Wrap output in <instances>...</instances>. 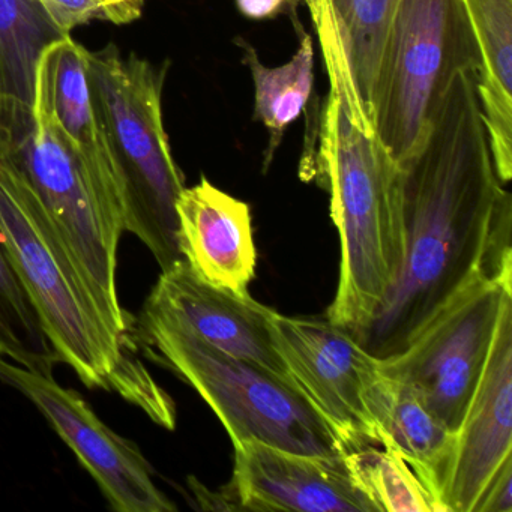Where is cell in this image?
<instances>
[{"mask_svg":"<svg viewBox=\"0 0 512 512\" xmlns=\"http://www.w3.org/2000/svg\"><path fill=\"white\" fill-rule=\"evenodd\" d=\"M398 167L403 265L376 316L353 335L379 359L406 349L475 275L512 277V197L494 169L476 74L452 80Z\"/></svg>","mask_w":512,"mask_h":512,"instance_id":"1","label":"cell"},{"mask_svg":"<svg viewBox=\"0 0 512 512\" xmlns=\"http://www.w3.org/2000/svg\"><path fill=\"white\" fill-rule=\"evenodd\" d=\"M329 79L319 148L305 181L331 194L340 236V278L326 319L356 335L373 320L397 281L406 251L400 167L376 131L350 76L326 5L313 14Z\"/></svg>","mask_w":512,"mask_h":512,"instance_id":"2","label":"cell"},{"mask_svg":"<svg viewBox=\"0 0 512 512\" xmlns=\"http://www.w3.org/2000/svg\"><path fill=\"white\" fill-rule=\"evenodd\" d=\"M0 244L28 290L61 362L89 388L115 392L155 424L175 430V401L116 335L26 179L0 158Z\"/></svg>","mask_w":512,"mask_h":512,"instance_id":"3","label":"cell"},{"mask_svg":"<svg viewBox=\"0 0 512 512\" xmlns=\"http://www.w3.org/2000/svg\"><path fill=\"white\" fill-rule=\"evenodd\" d=\"M167 67L136 53L124 55L115 44L86 52L92 106L115 167L122 227L149 248L161 272L184 260L176 203L185 178L163 119Z\"/></svg>","mask_w":512,"mask_h":512,"instance_id":"4","label":"cell"},{"mask_svg":"<svg viewBox=\"0 0 512 512\" xmlns=\"http://www.w3.org/2000/svg\"><path fill=\"white\" fill-rule=\"evenodd\" d=\"M136 337L149 358L196 389L233 445L259 440L301 454H346L340 437L290 380L215 349L149 302L136 320Z\"/></svg>","mask_w":512,"mask_h":512,"instance_id":"5","label":"cell"},{"mask_svg":"<svg viewBox=\"0 0 512 512\" xmlns=\"http://www.w3.org/2000/svg\"><path fill=\"white\" fill-rule=\"evenodd\" d=\"M0 158L37 194L107 325L136 344V319L116 289L121 218L56 133L38 85L34 106L0 98Z\"/></svg>","mask_w":512,"mask_h":512,"instance_id":"6","label":"cell"},{"mask_svg":"<svg viewBox=\"0 0 512 512\" xmlns=\"http://www.w3.org/2000/svg\"><path fill=\"white\" fill-rule=\"evenodd\" d=\"M478 70L464 0H400L371 98L374 131L397 163L421 142L452 80Z\"/></svg>","mask_w":512,"mask_h":512,"instance_id":"7","label":"cell"},{"mask_svg":"<svg viewBox=\"0 0 512 512\" xmlns=\"http://www.w3.org/2000/svg\"><path fill=\"white\" fill-rule=\"evenodd\" d=\"M512 277L478 274L397 355L380 359L391 379L413 386L457 433L487 362Z\"/></svg>","mask_w":512,"mask_h":512,"instance_id":"8","label":"cell"},{"mask_svg":"<svg viewBox=\"0 0 512 512\" xmlns=\"http://www.w3.org/2000/svg\"><path fill=\"white\" fill-rule=\"evenodd\" d=\"M272 332L290 379L346 451L379 446L367 397L382 373L380 359L328 319L275 313Z\"/></svg>","mask_w":512,"mask_h":512,"instance_id":"9","label":"cell"},{"mask_svg":"<svg viewBox=\"0 0 512 512\" xmlns=\"http://www.w3.org/2000/svg\"><path fill=\"white\" fill-rule=\"evenodd\" d=\"M0 382L22 392L70 446L118 512H175L178 506L158 488L154 470L139 446L107 427L88 401L0 356Z\"/></svg>","mask_w":512,"mask_h":512,"instance_id":"10","label":"cell"},{"mask_svg":"<svg viewBox=\"0 0 512 512\" xmlns=\"http://www.w3.org/2000/svg\"><path fill=\"white\" fill-rule=\"evenodd\" d=\"M512 460V293L503 299L487 362L454 437L437 505L475 512L482 491Z\"/></svg>","mask_w":512,"mask_h":512,"instance_id":"11","label":"cell"},{"mask_svg":"<svg viewBox=\"0 0 512 512\" xmlns=\"http://www.w3.org/2000/svg\"><path fill=\"white\" fill-rule=\"evenodd\" d=\"M230 484L217 494L221 509L247 511L377 512L353 481L344 455H313L259 440L235 443Z\"/></svg>","mask_w":512,"mask_h":512,"instance_id":"12","label":"cell"},{"mask_svg":"<svg viewBox=\"0 0 512 512\" xmlns=\"http://www.w3.org/2000/svg\"><path fill=\"white\" fill-rule=\"evenodd\" d=\"M146 302L184 323L215 349L253 362L292 382L275 347L272 320L277 311L260 304L253 296L217 289L200 280L181 260L169 271L161 272Z\"/></svg>","mask_w":512,"mask_h":512,"instance_id":"13","label":"cell"},{"mask_svg":"<svg viewBox=\"0 0 512 512\" xmlns=\"http://www.w3.org/2000/svg\"><path fill=\"white\" fill-rule=\"evenodd\" d=\"M176 214L179 250L191 271L224 292L250 296L257 263L250 206L203 176L184 188Z\"/></svg>","mask_w":512,"mask_h":512,"instance_id":"14","label":"cell"},{"mask_svg":"<svg viewBox=\"0 0 512 512\" xmlns=\"http://www.w3.org/2000/svg\"><path fill=\"white\" fill-rule=\"evenodd\" d=\"M86 52L71 35L50 46L41 58L37 85L56 133L119 215L115 167L92 106Z\"/></svg>","mask_w":512,"mask_h":512,"instance_id":"15","label":"cell"},{"mask_svg":"<svg viewBox=\"0 0 512 512\" xmlns=\"http://www.w3.org/2000/svg\"><path fill=\"white\" fill-rule=\"evenodd\" d=\"M367 403L376 424L377 445L400 455L412 467L439 512L437 497L455 434L413 386L383 373L371 385Z\"/></svg>","mask_w":512,"mask_h":512,"instance_id":"16","label":"cell"},{"mask_svg":"<svg viewBox=\"0 0 512 512\" xmlns=\"http://www.w3.org/2000/svg\"><path fill=\"white\" fill-rule=\"evenodd\" d=\"M479 50L476 91L497 178H512V0H464Z\"/></svg>","mask_w":512,"mask_h":512,"instance_id":"17","label":"cell"},{"mask_svg":"<svg viewBox=\"0 0 512 512\" xmlns=\"http://www.w3.org/2000/svg\"><path fill=\"white\" fill-rule=\"evenodd\" d=\"M301 34L298 50L287 64L268 68L260 62L256 49L245 40L238 38L236 43L244 50V64L250 68L254 83V119L262 122L269 133L268 148L265 152L263 170H268L280 148L287 128L302 115L314 83L313 38L304 32L298 23Z\"/></svg>","mask_w":512,"mask_h":512,"instance_id":"18","label":"cell"},{"mask_svg":"<svg viewBox=\"0 0 512 512\" xmlns=\"http://www.w3.org/2000/svg\"><path fill=\"white\" fill-rule=\"evenodd\" d=\"M64 37L35 0H0V98L34 106L41 58Z\"/></svg>","mask_w":512,"mask_h":512,"instance_id":"19","label":"cell"},{"mask_svg":"<svg viewBox=\"0 0 512 512\" xmlns=\"http://www.w3.org/2000/svg\"><path fill=\"white\" fill-rule=\"evenodd\" d=\"M350 76L371 115L383 50L400 0H328Z\"/></svg>","mask_w":512,"mask_h":512,"instance_id":"20","label":"cell"},{"mask_svg":"<svg viewBox=\"0 0 512 512\" xmlns=\"http://www.w3.org/2000/svg\"><path fill=\"white\" fill-rule=\"evenodd\" d=\"M0 356L44 376L61 362L40 314L0 244Z\"/></svg>","mask_w":512,"mask_h":512,"instance_id":"21","label":"cell"},{"mask_svg":"<svg viewBox=\"0 0 512 512\" xmlns=\"http://www.w3.org/2000/svg\"><path fill=\"white\" fill-rule=\"evenodd\" d=\"M344 460L377 512H437L427 488L395 452L367 445L346 452Z\"/></svg>","mask_w":512,"mask_h":512,"instance_id":"22","label":"cell"},{"mask_svg":"<svg viewBox=\"0 0 512 512\" xmlns=\"http://www.w3.org/2000/svg\"><path fill=\"white\" fill-rule=\"evenodd\" d=\"M62 35H71L74 29L101 20L97 0H35Z\"/></svg>","mask_w":512,"mask_h":512,"instance_id":"23","label":"cell"},{"mask_svg":"<svg viewBox=\"0 0 512 512\" xmlns=\"http://www.w3.org/2000/svg\"><path fill=\"white\" fill-rule=\"evenodd\" d=\"M475 512H512V460L506 461L488 482Z\"/></svg>","mask_w":512,"mask_h":512,"instance_id":"24","label":"cell"},{"mask_svg":"<svg viewBox=\"0 0 512 512\" xmlns=\"http://www.w3.org/2000/svg\"><path fill=\"white\" fill-rule=\"evenodd\" d=\"M101 20L116 26L130 25L142 17L145 0H97Z\"/></svg>","mask_w":512,"mask_h":512,"instance_id":"25","label":"cell"},{"mask_svg":"<svg viewBox=\"0 0 512 512\" xmlns=\"http://www.w3.org/2000/svg\"><path fill=\"white\" fill-rule=\"evenodd\" d=\"M236 8L242 16L251 20H269L280 14L295 11L299 0H235Z\"/></svg>","mask_w":512,"mask_h":512,"instance_id":"26","label":"cell"},{"mask_svg":"<svg viewBox=\"0 0 512 512\" xmlns=\"http://www.w3.org/2000/svg\"><path fill=\"white\" fill-rule=\"evenodd\" d=\"M305 4H307L308 0H304Z\"/></svg>","mask_w":512,"mask_h":512,"instance_id":"27","label":"cell"}]
</instances>
